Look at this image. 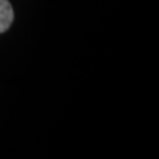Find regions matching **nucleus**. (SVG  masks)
Wrapping results in <instances>:
<instances>
[{"label": "nucleus", "instance_id": "1", "mask_svg": "<svg viewBox=\"0 0 159 159\" xmlns=\"http://www.w3.org/2000/svg\"><path fill=\"white\" fill-rule=\"evenodd\" d=\"M13 9L9 0H0V34L6 33L13 22Z\"/></svg>", "mask_w": 159, "mask_h": 159}]
</instances>
